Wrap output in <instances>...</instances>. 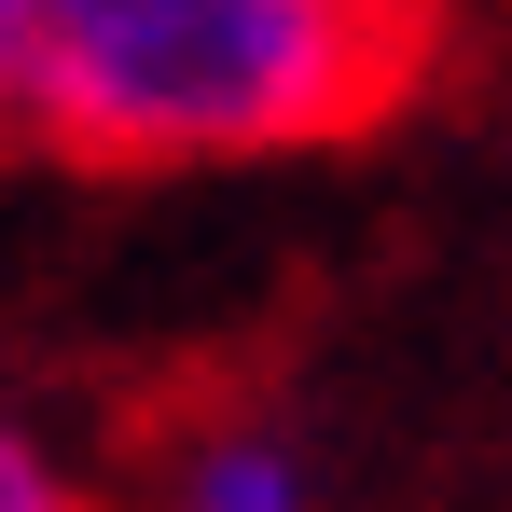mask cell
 Returning <instances> with one entry per match:
<instances>
[{
    "mask_svg": "<svg viewBox=\"0 0 512 512\" xmlns=\"http://www.w3.org/2000/svg\"><path fill=\"white\" fill-rule=\"evenodd\" d=\"M429 84V0H14L0 139L56 167H277Z\"/></svg>",
    "mask_w": 512,
    "mask_h": 512,
    "instance_id": "6da1fadb",
    "label": "cell"
},
{
    "mask_svg": "<svg viewBox=\"0 0 512 512\" xmlns=\"http://www.w3.org/2000/svg\"><path fill=\"white\" fill-rule=\"evenodd\" d=\"M167 512H305V457L277 429H194L167 471Z\"/></svg>",
    "mask_w": 512,
    "mask_h": 512,
    "instance_id": "7a4b0ae2",
    "label": "cell"
},
{
    "mask_svg": "<svg viewBox=\"0 0 512 512\" xmlns=\"http://www.w3.org/2000/svg\"><path fill=\"white\" fill-rule=\"evenodd\" d=\"M0 512H111V499H97V485H84L28 416H0Z\"/></svg>",
    "mask_w": 512,
    "mask_h": 512,
    "instance_id": "3957f363",
    "label": "cell"
},
{
    "mask_svg": "<svg viewBox=\"0 0 512 512\" xmlns=\"http://www.w3.org/2000/svg\"><path fill=\"white\" fill-rule=\"evenodd\" d=\"M0 14H14V0H0Z\"/></svg>",
    "mask_w": 512,
    "mask_h": 512,
    "instance_id": "277c9868",
    "label": "cell"
}]
</instances>
